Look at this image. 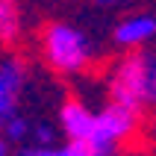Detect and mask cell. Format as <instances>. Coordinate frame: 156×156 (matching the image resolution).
<instances>
[{
	"label": "cell",
	"mask_w": 156,
	"mask_h": 156,
	"mask_svg": "<svg viewBox=\"0 0 156 156\" xmlns=\"http://www.w3.org/2000/svg\"><path fill=\"white\" fill-rule=\"evenodd\" d=\"M91 3H97V6H106V9H109V6H121L124 0H91Z\"/></svg>",
	"instance_id": "cell-10"
},
{
	"label": "cell",
	"mask_w": 156,
	"mask_h": 156,
	"mask_svg": "<svg viewBox=\"0 0 156 156\" xmlns=\"http://www.w3.org/2000/svg\"><path fill=\"white\" fill-rule=\"evenodd\" d=\"M91 121H94V109L80 97H68L59 106L56 127H59V136L65 139V144H59V156H86V139Z\"/></svg>",
	"instance_id": "cell-4"
},
{
	"label": "cell",
	"mask_w": 156,
	"mask_h": 156,
	"mask_svg": "<svg viewBox=\"0 0 156 156\" xmlns=\"http://www.w3.org/2000/svg\"><path fill=\"white\" fill-rule=\"evenodd\" d=\"M139 121L141 112L118 103V100H109L106 106L94 109V121H91V130L86 139V156H112L124 150L127 141L136 139Z\"/></svg>",
	"instance_id": "cell-3"
},
{
	"label": "cell",
	"mask_w": 156,
	"mask_h": 156,
	"mask_svg": "<svg viewBox=\"0 0 156 156\" xmlns=\"http://www.w3.org/2000/svg\"><path fill=\"white\" fill-rule=\"evenodd\" d=\"M106 94L141 115L156 112V50H121L106 71Z\"/></svg>",
	"instance_id": "cell-1"
},
{
	"label": "cell",
	"mask_w": 156,
	"mask_h": 156,
	"mask_svg": "<svg viewBox=\"0 0 156 156\" xmlns=\"http://www.w3.org/2000/svg\"><path fill=\"white\" fill-rule=\"evenodd\" d=\"M30 127H33V121H30V118H24L21 112H15V115H9L6 121H3L0 136L12 144V150H18L21 144H27V139H30Z\"/></svg>",
	"instance_id": "cell-9"
},
{
	"label": "cell",
	"mask_w": 156,
	"mask_h": 156,
	"mask_svg": "<svg viewBox=\"0 0 156 156\" xmlns=\"http://www.w3.org/2000/svg\"><path fill=\"white\" fill-rule=\"evenodd\" d=\"M59 127H53L47 121H35L30 127V139L27 144L18 147L21 156H59Z\"/></svg>",
	"instance_id": "cell-7"
},
{
	"label": "cell",
	"mask_w": 156,
	"mask_h": 156,
	"mask_svg": "<svg viewBox=\"0 0 156 156\" xmlns=\"http://www.w3.org/2000/svg\"><path fill=\"white\" fill-rule=\"evenodd\" d=\"M112 44L118 50H139L156 44V12H130L112 27Z\"/></svg>",
	"instance_id": "cell-6"
},
{
	"label": "cell",
	"mask_w": 156,
	"mask_h": 156,
	"mask_svg": "<svg viewBox=\"0 0 156 156\" xmlns=\"http://www.w3.org/2000/svg\"><path fill=\"white\" fill-rule=\"evenodd\" d=\"M27 77H30V68L21 56L9 53L0 59V127L9 115L18 112L24 88H27Z\"/></svg>",
	"instance_id": "cell-5"
},
{
	"label": "cell",
	"mask_w": 156,
	"mask_h": 156,
	"mask_svg": "<svg viewBox=\"0 0 156 156\" xmlns=\"http://www.w3.org/2000/svg\"><path fill=\"white\" fill-rule=\"evenodd\" d=\"M24 33V12L18 0H0V41L3 44H18Z\"/></svg>",
	"instance_id": "cell-8"
},
{
	"label": "cell",
	"mask_w": 156,
	"mask_h": 156,
	"mask_svg": "<svg viewBox=\"0 0 156 156\" xmlns=\"http://www.w3.org/2000/svg\"><path fill=\"white\" fill-rule=\"evenodd\" d=\"M6 153H12V144H9V141L0 136V156H6Z\"/></svg>",
	"instance_id": "cell-11"
},
{
	"label": "cell",
	"mask_w": 156,
	"mask_h": 156,
	"mask_svg": "<svg viewBox=\"0 0 156 156\" xmlns=\"http://www.w3.org/2000/svg\"><path fill=\"white\" fill-rule=\"evenodd\" d=\"M41 47V59L50 71H56L59 77H77L86 74V68L94 59V44L80 27L68 24V21H53L41 30L38 38Z\"/></svg>",
	"instance_id": "cell-2"
}]
</instances>
